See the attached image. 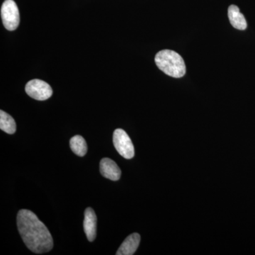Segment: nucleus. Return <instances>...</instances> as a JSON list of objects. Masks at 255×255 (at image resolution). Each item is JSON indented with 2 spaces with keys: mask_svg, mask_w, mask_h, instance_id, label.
<instances>
[{
  "mask_svg": "<svg viewBox=\"0 0 255 255\" xmlns=\"http://www.w3.org/2000/svg\"><path fill=\"white\" fill-rule=\"evenodd\" d=\"M155 61L159 70L174 78H182L186 65L180 55L171 50H162L155 55Z\"/></svg>",
  "mask_w": 255,
  "mask_h": 255,
  "instance_id": "obj_2",
  "label": "nucleus"
},
{
  "mask_svg": "<svg viewBox=\"0 0 255 255\" xmlns=\"http://www.w3.org/2000/svg\"><path fill=\"white\" fill-rule=\"evenodd\" d=\"M83 226L88 241H95L97 236V216L92 208L88 207L85 210Z\"/></svg>",
  "mask_w": 255,
  "mask_h": 255,
  "instance_id": "obj_7",
  "label": "nucleus"
},
{
  "mask_svg": "<svg viewBox=\"0 0 255 255\" xmlns=\"http://www.w3.org/2000/svg\"><path fill=\"white\" fill-rule=\"evenodd\" d=\"M17 226L23 243L33 253L43 254L53 249L51 234L34 213L26 209L20 210L17 215Z\"/></svg>",
  "mask_w": 255,
  "mask_h": 255,
  "instance_id": "obj_1",
  "label": "nucleus"
},
{
  "mask_svg": "<svg viewBox=\"0 0 255 255\" xmlns=\"http://www.w3.org/2000/svg\"><path fill=\"white\" fill-rule=\"evenodd\" d=\"M70 145L71 150L77 155L83 157L86 155L87 152V142L81 135H75L72 137L70 140Z\"/></svg>",
  "mask_w": 255,
  "mask_h": 255,
  "instance_id": "obj_11",
  "label": "nucleus"
},
{
  "mask_svg": "<svg viewBox=\"0 0 255 255\" xmlns=\"http://www.w3.org/2000/svg\"><path fill=\"white\" fill-rule=\"evenodd\" d=\"M26 94L31 98L38 101L48 100L53 95L51 87L41 80H32L25 87Z\"/></svg>",
  "mask_w": 255,
  "mask_h": 255,
  "instance_id": "obj_5",
  "label": "nucleus"
},
{
  "mask_svg": "<svg viewBox=\"0 0 255 255\" xmlns=\"http://www.w3.org/2000/svg\"><path fill=\"white\" fill-rule=\"evenodd\" d=\"M114 147L117 152L126 159H131L135 155L133 144L125 130L118 128L113 134Z\"/></svg>",
  "mask_w": 255,
  "mask_h": 255,
  "instance_id": "obj_4",
  "label": "nucleus"
},
{
  "mask_svg": "<svg viewBox=\"0 0 255 255\" xmlns=\"http://www.w3.org/2000/svg\"><path fill=\"white\" fill-rule=\"evenodd\" d=\"M1 16L4 27L14 31L20 21L19 11L14 0H5L1 8Z\"/></svg>",
  "mask_w": 255,
  "mask_h": 255,
  "instance_id": "obj_3",
  "label": "nucleus"
},
{
  "mask_svg": "<svg viewBox=\"0 0 255 255\" xmlns=\"http://www.w3.org/2000/svg\"><path fill=\"white\" fill-rule=\"evenodd\" d=\"M228 18L230 22L236 29H246L248 24L244 15L240 11L239 8L236 5H231L228 8Z\"/></svg>",
  "mask_w": 255,
  "mask_h": 255,
  "instance_id": "obj_9",
  "label": "nucleus"
},
{
  "mask_svg": "<svg viewBox=\"0 0 255 255\" xmlns=\"http://www.w3.org/2000/svg\"><path fill=\"white\" fill-rule=\"evenodd\" d=\"M100 172L103 177L112 181L119 180L122 175L119 166L110 158H103L101 160Z\"/></svg>",
  "mask_w": 255,
  "mask_h": 255,
  "instance_id": "obj_6",
  "label": "nucleus"
},
{
  "mask_svg": "<svg viewBox=\"0 0 255 255\" xmlns=\"http://www.w3.org/2000/svg\"><path fill=\"white\" fill-rule=\"evenodd\" d=\"M0 129L8 134H14L16 129L14 119L2 110L0 111Z\"/></svg>",
  "mask_w": 255,
  "mask_h": 255,
  "instance_id": "obj_10",
  "label": "nucleus"
},
{
  "mask_svg": "<svg viewBox=\"0 0 255 255\" xmlns=\"http://www.w3.org/2000/svg\"><path fill=\"white\" fill-rule=\"evenodd\" d=\"M140 236L138 233H132L126 238L117 251V255H132L136 252L140 245Z\"/></svg>",
  "mask_w": 255,
  "mask_h": 255,
  "instance_id": "obj_8",
  "label": "nucleus"
}]
</instances>
